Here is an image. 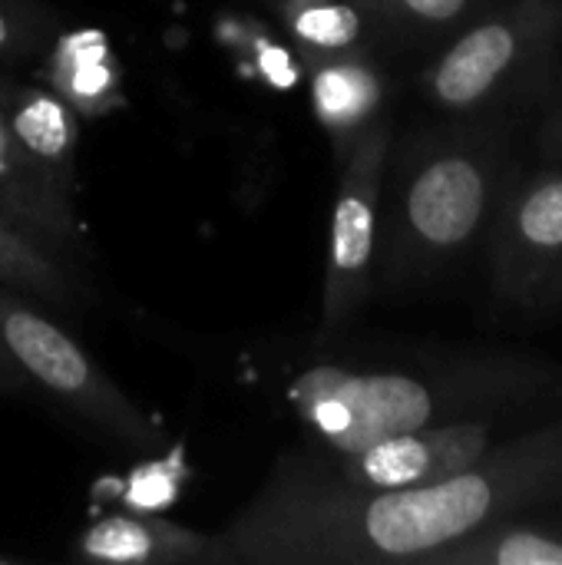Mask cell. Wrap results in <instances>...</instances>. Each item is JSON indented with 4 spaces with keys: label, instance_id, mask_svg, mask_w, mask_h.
Wrapping results in <instances>:
<instances>
[{
    "label": "cell",
    "instance_id": "19",
    "mask_svg": "<svg viewBox=\"0 0 562 565\" xmlns=\"http://www.w3.org/2000/svg\"><path fill=\"white\" fill-rule=\"evenodd\" d=\"M176 493V480L166 473L162 463L146 467L132 477V490H129V503L136 507V513H152L162 510Z\"/></svg>",
    "mask_w": 562,
    "mask_h": 565
},
{
    "label": "cell",
    "instance_id": "9",
    "mask_svg": "<svg viewBox=\"0 0 562 565\" xmlns=\"http://www.w3.org/2000/svg\"><path fill=\"white\" fill-rule=\"evenodd\" d=\"M7 86L0 76V218L36 242L43 252L79 268L86 262V238L66 199L17 142L7 119Z\"/></svg>",
    "mask_w": 562,
    "mask_h": 565
},
{
    "label": "cell",
    "instance_id": "7",
    "mask_svg": "<svg viewBox=\"0 0 562 565\" xmlns=\"http://www.w3.org/2000/svg\"><path fill=\"white\" fill-rule=\"evenodd\" d=\"M487 262L494 295L520 315L562 308V166L513 175L490 228Z\"/></svg>",
    "mask_w": 562,
    "mask_h": 565
},
{
    "label": "cell",
    "instance_id": "3",
    "mask_svg": "<svg viewBox=\"0 0 562 565\" xmlns=\"http://www.w3.org/2000/svg\"><path fill=\"white\" fill-rule=\"evenodd\" d=\"M517 175L500 116L450 119L391 146L374 288L407 295L437 281L487 228Z\"/></svg>",
    "mask_w": 562,
    "mask_h": 565
},
{
    "label": "cell",
    "instance_id": "21",
    "mask_svg": "<svg viewBox=\"0 0 562 565\" xmlns=\"http://www.w3.org/2000/svg\"><path fill=\"white\" fill-rule=\"evenodd\" d=\"M36 384L23 374V367L13 361V354L0 341V397H30Z\"/></svg>",
    "mask_w": 562,
    "mask_h": 565
},
{
    "label": "cell",
    "instance_id": "22",
    "mask_svg": "<svg viewBox=\"0 0 562 565\" xmlns=\"http://www.w3.org/2000/svg\"><path fill=\"white\" fill-rule=\"evenodd\" d=\"M10 563V559H7V556H0V565H7Z\"/></svg>",
    "mask_w": 562,
    "mask_h": 565
},
{
    "label": "cell",
    "instance_id": "20",
    "mask_svg": "<svg viewBox=\"0 0 562 565\" xmlns=\"http://www.w3.org/2000/svg\"><path fill=\"white\" fill-rule=\"evenodd\" d=\"M537 149L547 162L562 166V79L547 89V106L537 126Z\"/></svg>",
    "mask_w": 562,
    "mask_h": 565
},
{
    "label": "cell",
    "instance_id": "17",
    "mask_svg": "<svg viewBox=\"0 0 562 565\" xmlns=\"http://www.w3.org/2000/svg\"><path fill=\"white\" fill-rule=\"evenodd\" d=\"M53 20L33 0H0V63L26 60L50 46Z\"/></svg>",
    "mask_w": 562,
    "mask_h": 565
},
{
    "label": "cell",
    "instance_id": "11",
    "mask_svg": "<svg viewBox=\"0 0 562 565\" xmlns=\"http://www.w3.org/2000/svg\"><path fill=\"white\" fill-rule=\"evenodd\" d=\"M7 119L17 142L36 162V169L66 195H76V142H79V116L76 109L53 89L7 86Z\"/></svg>",
    "mask_w": 562,
    "mask_h": 565
},
{
    "label": "cell",
    "instance_id": "14",
    "mask_svg": "<svg viewBox=\"0 0 562 565\" xmlns=\"http://www.w3.org/2000/svg\"><path fill=\"white\" fill-rule=\"evenodd\" d=\"M285 26L311 56L361 53L378 20H391L384 0H285Z\"/></svg>",
    "mask_w": 562,
    "mask_h": 565
},
{
    "label": "cell",
    "instance_id": "6",
    "mask_svg": "<svg viewBox=\"0 0 562 565\" xmlns=\"http://www.w3.org/2000/svg\"><path fill=\"white\" fill-rule=\"evenodd\" d=\"M556 417V414H553ZM550 417L543 414H480L464 417L437 427H421L411 434H397L388 440H378L354 454H335V450H305L298 454L315 473L358 490H404V487H424L447 480L477 460H484L490 450H497L513 434L543 424Z\"/></svg>",
    "mask_w": 562,
    "mask_h": 565
},
{
    "label": "cell",
    "instance_id": "8",
    "mask_svg": "<svg viewBox=\"0 0 562 565\" xmlns=\"http://www.w3.org/2000/svg\"><path fill=\"white\" fill-rule=\"evenodd\" d=\"M394 146V122L381 116L344 156L331 209L328 268L321 291V338H335L374 295L381 195Z\"/></svg>",
    "mask_w": 562,
    "mask_h": 565
},
{
    "label": "cell",
    "instance_id": "12",
    "mask_svg": "<svg viewBox=\"0 0 562 565\" xmlns=\"http://www.w3.org/2000/svg\"><path fill=\"white\" fill-rule=\"evenodd\" d=\"M388 83L364 53L328 56L311 73V106L341 156L384 116Z\"/></svg>",
    "mask_w": 562,
    "mask_h": 565
},
{
    "label": "cell",
    "instance_id": "2",
    "mask_svg": "<svg viewBox=\"0 0 562 565\" xmlns=\"http://www.w3.org/2000/svg\"><path fill=\"white\" fill-rule=\"evenodd\" d=\"M288 397L321 450L354 454L480 414H562V367L513 351L421 354L388 367L325 364L298 374Z\"/></svg>",
    "mask_w": 562,
    "mask_h": 565
},
{
    "label": "cell",
    "instance_id": "1",
    "mask_svg": "<svg viewBox=\"0 0 562 565\" xmlns=\"http://www.w3.org/2000/svg\"><path fill=\"white\" fill-rule=\"evenodd\" d=\"M562 500V414L474 467L424 487L358 490L298 477L278 500V546L295 565H427L474 533Z\"/></svg>",
    "mask_w": 562,
    "mask_h": 565
},
{
    "label": "cell",
    "instance_id": "15",
    "mask_svg": "<svg viewBox=\"0 0 562 565\" xmlns=\"http://www.w3.org/2000/svg\"><path fill=\"white\" fill-rule=\"evenodd\" d=\"M0 285L33 298L53 311H76L89 301L86 278L79 268L43 252L23 232L0 218Z\"/></svg>",
    "mask_w": 562,
    "mask_h": 565
},
{
    "label": "cell",
    "instance_id": "10",
    "mask_svg": "<svg viewBox=\"0 0 562 565\" xmlns=\"http://www.w3.org/2000/svg\"><path fill=\"white\" fill-rule=\"evenodd\" d=\"M73 556L96 565H229L225 546L209 533L152 513H109L86 526Z\"/></svg>",
    "mask_w": 562,
    "mask_h": 565
},
{
    "label": "cell",
    "instance_id": "5",
    "mask_svg": "<svg viewBox=\"0 0 562 565\" xmlns=\"http://www.w3.org/2000/svg\"><path fill=\"white\" fill-rule=\"evenodd\" d=\"M0 341L40 391L56 397L113 444L132 454H156L162 447L159 430L139 404H132L109 374L96 367L43 305L7 285H0Z\"/></svg>",
    "mask_w": 562,
    "mask_h": 565
},
{
    "label": "cell",
    "instance_id": "13",
    "mask_svg": "<svg viewBox=\"0 0 562 565\" xmlns=\"http://www.w3.org/2000/svg\"><path fill=\"white\" fill-rule=\"evenodd\" d=\"M427 565H562V516L540 510L507 516L441 550Z\"/></svg>",
    "mask_w": 562,
    "mask_h": 565
},
{
    "label": "cell",
    "instance_id": "4",
    "mask_svg": "<svg viewBox=\"0 0 562 565\" xmlns=\"http://www.w3.org/2000/svg\"><path fill=\"white\" fill-rule=\"evenodd\" d=\"M560 43L562 0H497L454 30L421 89L450 119L503 116L553 86Z\"/></svg>",
    "mask_w": 562,
    "mask_h": 565
},
{
    "label": "cell",
    "instance_id": "18",
    "mask_svg": "<svg viewBox=\"0 0 562 565\" xmlns=\"http://www.w3.org/2000/svg\"><path fill=\"white\" fill-rule=\"evenodd\" d=\"M497 0H384L391 20L424 30V33H447L460 30L467 20L494 7Z\"/></svg>",
    "mask_w": 562,
    "mask_h": 565
},
{
    "label": "cell",
    "instance_id": "16",
    "mask_svg": "<svg viewBox=\"0 0 562 565\" xmlns=\"http://www.w3.org/2000/svg\"><path fill=\"white\" fill-rule=\"evenodd\" d=\"M46 76L53 83V93H60L76 109V116H99L119 99L116 63L106 36L96 30L53 40Z\"/></svg>",
    "mask_w": 562,
    "mask_h": 565
}]
</instances>
